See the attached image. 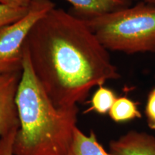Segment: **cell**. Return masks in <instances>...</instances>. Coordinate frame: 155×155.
I'll list each match as a JSON object with an SVG mask.
<instances>
[{"mask_svg":"<svg viewBox=\"0 0 155 155\" xmlns=\"http://www.w3.org/2000/svg\"><path fill=\"white\" fill-rule=\"evenodd\" d=\"M24 51L45 91L58 108L84 102L91 89L120 78L106 49L88 25L61 8L34 25Z\"/></svg>","mask_w":155,"mask_h":155,"instance_id":"1","label":"cell"},{"mask_svg":"<svg viewBox=\"0 0 155 155\" xmlns=\"http://www.w3.org/2000/svg\"><path fill=\"white\" fill-rule=\"evenodd\" d=\"M16 103L19 127L13 143L14 155H66L77 127L78 108L54 105L25 51Z\"/></svg>","mask_w":155,"mask_h":155,"instance_id":"2","label":"cell"},{"mask_svg":"<svg viewBox=\"0 0 155 155\" xmlns=\"http://www.w3.org/2000/svg\"><path fill=\"white\" fill-rule=\"evenodd\" d=\"M85 22L107 50L155 53V5L140 2Z\"/></svg>","mask_w":155,"mask_h":155,"instance_id":"3","label":"cell"},{"mask_svg":"<svg viewBox=\"0 0 155 155\" xmlns=\"http://www.w3.org/2000/svg\"><path fill=\"white\" fill-rule=\"evenodd\" d=\"M55 7L51 0H32L24 17L0 29V73L22 71L24 46L30 31Z\"/></svg>","mask_w":155,"mask_h":155,"instance_id":"4","label":"cell"},{"mask_svg":"<svg viewBox=\"0 0 155 155\" xmlns=\"http://www.w3.org/2000/svg\"><path fill=\"white\" fill-rule=\"evenodd\" d=\"M22 73H0V139L19 129L16 98Z\"/></svg>","mask_w":155,"mask_h":155,"instance_id":"5","label":"cell"},{"mask_svg":"<svg viewBox=\"0 0 155 155\" xmlns=\"http://www.w3.org/2000/svg\"><path fill=\"white\" fill-rule=\"evenodd\" d=\"M111 155H155V137L129 131L109 144Z\"/></svg>","mask_w":155,"mask_h":155,"instance_id":"6","label":"cell"},{"mask_svg":"<svg viewBox=\"0 0 155 155\" xmlns=\"http://www.w3.org/2000/svg\"><path fill=\"white\" fill-rule=\"evenodd\" d=\"M72 5L71 14L84 21L131 6L132 0H66Z\"/></svg>","mask_w":155,"mask_h":155,"instance_id":"7","label":"cell"},{"mask_svg":"<svg viewBox=\"0 0 155 155\" xmlns=\"http://www.w3.org/2000/svg\"><path fill=\"white\" fill-rule=\"evenodd\" d=\"M66 155H111L98 141L96 134L91 131L88 135L76 127Z\"/></svg>","mask_w":155,"mask_h":155,"instance_id":"8","label":"cell"},{"mask_svg":"<svg viewBox=\"0 0 155 155\" xmlns=\"http://www.w3.org/2000/svg\"><path fill=\"white\" fill-rule=\"evenodd\" d=\"M108 114L110 118L116 123H124L141 117L138 103L125 96L116 98Z\"/></svg>","mask_w":155,"mask_h":155,"instance_id":"9","label":"cell"},{"mask_svg":"<svg viewBox=\"0 0 155 155\" xmlns=\"http://www.w3.org/2000/svg\"><path fill=\"white\" fill-rule=\"evenodd\" d=\"M117 96L113 90L104 86H98L90 101V108L86 112L94 111L98 114L105 115L108 114Z\"/></svg>","mask_w":155,"mask_h":155,"instance_id":"10","label":"cell"},{"mask_svg":"<svg viewBox=\"0 0 155 155\" xmlns=\"http://www.w3.org/2000/svg\"><path fill=\"white\" fill-rule=\"evenodd\" d=\"M28 7H19L0 4V29L21 19L28 12Z\"/></svg>","mask_w":155,"mask_h":155,"instance_id":"11","label":"cell"},{"mask_svg":"<svg viewBox=\"0 0 155 155\" xmlns=\"http://www.w3.org/2000/svg\"><path fill=\"white\" fill-rule=\"evenodd\" d=\"M145 114L149 127L155 130V88L148 95Z\"/></svg>","mask_w":155,"mask_h":155,"instance_id":"12","label":"cell"},{"mask_svg":"<svg viewBox=\"0 0 155 155\" xmlns=\"http://www.w3.org/2000/svg\"><path fill=\"white\" fill-rule=\"evenodd\" d=\"M16 131H12L6 137L0 139V155H14L13 143H14Z\"/></svg>","mask_w":155,"mask_h":155,"instance_id":"13","label":"cell"},{"mask_svg":"<svg viewBox=\"0 0 155 155\" xmlns=\"http://www.w3.org/2000/svg\"><path fill=\"white\" fill-rule=\"evenodd\" d=\"M32 0H0V4L13 7H28Z\"/></svg>","mask_w":155,"mask_h":155,"instance_id":"14","label":"cell"},{"mask_svg":"<svg viewBox=\"0 0 155 155\" xmlns=\"http://www.w3.org/2000/svg\"><path fill=\"white\" fill-rule=\"evenodd\" d=\"M138 1H141V2H144L146 4L155 5V0H138Z\"/></svg>","mask_w":155,"mask_h":155,"instance_id":"15","label":"cell"}]
</instances>
